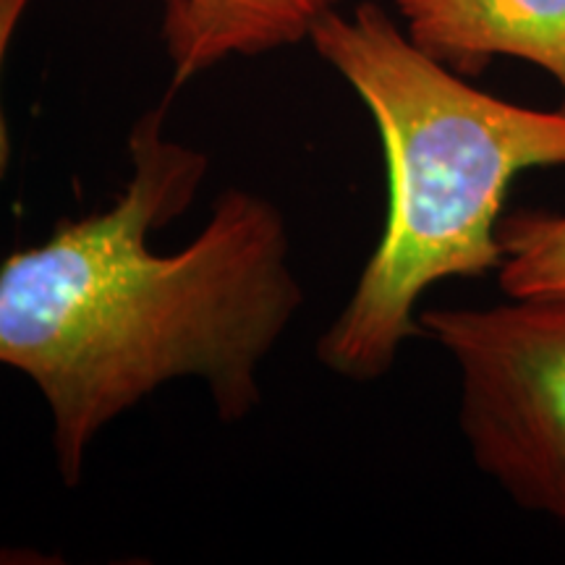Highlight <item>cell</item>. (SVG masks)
<instances>
[{
	"label": "cell",
	"mask_w": 565,
	"mask_h": 565,
	"mask_svg": "<svg viewBox=\"0 0 565 565\" xmlns=\"http://www.w3.org/2000/svg\"><path fill=\"white\" fill-rule=\"evenodd\" d=\"M129 154L108 210L0 263V364L47 401L66 487L92 440L171 380H204L223 422L252 414L259 366L303 303L286 217L244 189L217 196L186 249L154 254L152 231L189 210L207 158L162 134V110L137 121Z\"/></svg>",
	"instance_id": "1"
},
{
	"label": "cell",
	"mask_w": 565,
	"mask_h": 565,
	"mask_svg": "<svg viewBox=\"0 0 565 565\" xmlns=\"http://www.w3.org/2000/svg\"><path fill=\"white\" fill-rule=\"evenodd\" d=\"M309 42L366 105L385 150L383 236L317 341L330 372L370 383L424 333L414 312L429 288L498 273L508 186L529 168H565V108H524L471 87L377 3L324 13Z\"/></svg>",
	"instance_id": "2"
},
{
	"label": "cell",
	"mask_w": 565,
	"mask_h": 565,
	"mask_svg": "<svg viewBox=\"0 0 565 565\" xmlns=\"http://www.w3.org/2000/svg\"><path fill=\"white\" fill-rule=\"evenodd\" d=\"M419 324L458 366L479 471L565 529V296L424 309Z\"/></svg>",
	"instance_id": "3"
},
{
	"label": "cell",
	"mask_w": 565,
	"mask_h": 565,
	"mask_svg": "<svg viewBox=\"0 0 565 565\" xmlns=\"http://www.w3.org/2000/svg\"><path fill=\"white\" fill-rule=\"evenodd\" d=\"M393 3L408 38L456 74L475 76L494 58H519L547 71L565 100V0Z\"/></svg>",
	"instance_id": "4"
},
{
	"label": "cell",
	"mask_w": 565,
	"mask_h": 565,
	"mask_svg": "<svg viewBox=\"0 0 565 565\" xmlns=\"http://www.w3.org/2000/svg\"><path fill=\"white\" fill-rule=\"evenodd\" d=\"M338 0H166L162 40L173 89L231 55H263L309 40Z\"/></svg>",
	"instance_id": "5"
},
{
	"label": "cell",
	"mask_w": 565,
	"mask_h": 565,
	"mask_svg": "<svg viewBox=\"0 0 565 565\" xmlns=\"http://www.w3.org/2000/svg\"><path fill=\"white\" fill-rule=\"evenodd\" d=\"M498 242L503 252L498 280L505 296H565V212L503 215Z\"/></svg>",
	"instance_id": "6"
},
{
	"label": "cell",
	"mask_w": 565,
	"mask_h": 565,
	"mask_svg": "<svg viewBox=\"0 0 565 565\" xmlns=\"http://www.w3.org/2000/svg\"><path fill=\"white\" fill-rule=\"evenodd\" d=\"M26 3H30V0H0V74H3L6 53H9L13 32H17V24L21 13L26 9ZM9 160H11V139H9V126H6V118H3V105H0V179L6 175Z\"/></svg>",
	"instance_id": "7"
}]
</instances>
